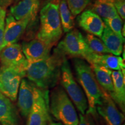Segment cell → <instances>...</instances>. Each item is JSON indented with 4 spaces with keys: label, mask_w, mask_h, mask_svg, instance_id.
Instances as JSON below:
<instances>
[{
    "label": "cell",
    "mask_w": 125,
    "mask_h": 125,
    "mask_svg": "<svg viewBox=\"0 0 125 125\" xmlns=\"http://www.w3.org/2000/svg\"><path fill=\"white\" fill-rule=\"evenodd\" d=\"M66 56L56 48L47 58L29 64L26 76L37 87L48 90L55 87L60 79L61 67Z\"/></svg>",
    "instance_id": "1"
},
{
    "label": "cell",
    "mask_w": 125,
    "mask_h": 125,
    "mask_svg": "<svg viewBox=\"0 0 125 125\" xmlns=\"http://www.w3.org/2000/svg\"><path fill=\"white\" fill-rule=\"evenodd\" d=\"M74 67L76 78L87 98L88 112L94 118L97 115L96 107L100 104L104 90L97 81L91 66L83 59L74 58Z\"/></svg>",
    "instance_id": "2"
},
{
    "label": "cell",
    "mask_w": 125,
    "mask_h": 125,
    "mask_svg": "<svg viewBox=\"0 0 125 125\" xmlns=\"http://www.w3.org/2000/svg\"><path fill=\"white\" fill-rule=\"evenodd\" d=\"M60 0H49L40 10V26L37 38L52 47L62 37V30L59 16Z\"/></svg>",
    "instance_id": "3"
},
{
    "label": "cell",
    "mask_w": 125,
    "mask_h": 125,
    "mask_svg": "<svg viewBox=\"0 0 125 125\" xmlns=\"http://www.w3.org/2000/svg\"><path fill=\"white\" fill-rule=\"evenodd\" d=\"M49 111L63 125H78L77 112L66 92L62 87H56L49 97Z\"/></svg>",
    "instance_id": "4"
},
{
    "label": "cell",
    "mask_w": 125,
    "mask_h": 125,
    "mask_svg": "<svg viewBox=\"0 0 125 125\" xmlns=\"http://www.w3.org/2000/svg\"><path fill=\"white\" fill-rule=\"evenodd\" d=\"M56 48L65 56L85 59L88 63L94 53L89 48L82 34L76 29L67 32Z\"/></svg>",
    "instance_id": "5"
},
{
    "label": "cell",
    "mask_w": 125,
    "mask_h": 125,
    "mask_svg": "<svg viewBox=\"0 0 125 125\" xmlns=\"http://www.w3.org/2000/svg\"><path fill=\"white\" fill-rule=\"evenodd\" d=\"M60 82L64 90L81 114H85L88 108L87 98L83 90L75 79L67 59L61 67Z\"/></svg>",
    "instance_id": "6"
},
{
    "label": "cell",
    "mask_w": 125,
    "mask_h": 125,
    "mask_svg": "<svg viewBox=\"0 0 125 125\" xmlns=\"http://www.w3.org/2000/svg\"><path fill=\"white\" fill-rule=\"evenodd\" d=\"M49 90L38 89L33 104L27 116L26 125H49Z\"/></svg>",
    "instance_id": "7"
},
{
    "label": "cell",
    "mask_w": 125,
    "mask_h": 125,
    "mask_svg": "<svg viewBox=\"0 0 125 125\" xmlns=\"http://www.w3.org/2000/svg\"><path fill=\"white\" fill-rule=\"evenodd\" d=\"M25 77L16 70L9 67L0 66V92L11 101H15L21 79Z\"/></svg>",
    "instance_id": "8"
},
{
    "label": "cell",
    "mask_w": 125,
    "mask_h": 125,
    "mask_svg": "<svg viewBox=\"0 0 125 125\" xmlns=\"http://www.w3.org/2000/svg\"><path fill=\"white\" fill-rule=\"evenodd\" d=\"M1 65L13 68L26 76L29 62L23 54L21 46L15 43L4 46L0 52Z\"/></svg>",
    "instance_id": "9"
},
{
    "label": "cell",
    "mask_w": 125,
    "mask_h": 125,
    "mask_svg": "<svg viewBox=\"0 0 125 125\" xmlns=\"http://www.w3.org/2000/svg\"><path fill=\"white\" fill-rule=\"evenodd\" d=\"M96 111L107 125H122L124 122V115L119 111L115 103L106 92H104L100 104L97 105Z\"/></svg>",
    "instance_id": "10"
},
{
    "label": "cell",
    "mask_w": 125,
    "mask_h": 125,
    "mask_svg": "<svg viewBox=\"0 0 125 125\" xmlns=\"http://www.w3.org/2000/svg\"><path fill=\"white\" fill-rule=\"evenodd\" d=\"M38 89L28 79H21L18 91V106L21 116L24 118H27L29 115Z\"/></svg>",
    "instance_id": "11"
},
{
    "label": "cell",
    "mask_w": 125,
    "mask_h": 125,
    "mask_svg": "<svg viewBox=\"0 0 125 125\" xmlns=\"http://www.w3.org/2000/svg\"><path fill=\"white\" fill-rule=\"evenodd\" d=\"M30 21L29 18L17 20L10 14L8 15L5 23L4 47L17 43L24 33Z\"/></svg>",
    "instance_id": "12"
},
{
    "label": "cell",
    "mask_w": 125,
    "mask_h": 125,
    "mask_svg": "<svg viewBox=\"0 0 125 125\" xmlns=\"http://www.w3.org/2000/svg\"><path fill=\"white\" fill-rule=\"evenodd\" d=\"M52 46L36 38L24 42L21 49L29 64L42 60L50 56Z\"/></svg>",
    "instance_id": "13"
},
{
    "label": "cell",
    "mask_w": 125,
    "mask_h": 125,
    "mask_svg": "<svg viewBox=\"0 0 125 125\" xmlns=\"http://www.w3.org/2000/svg\"><path fill=\"white\" fill-rule=\"evenodd\" d=\"M78 24L84 30L95 36L101 37L105 27L100 17L91 10L83 12L77 18Z\"/></svg>",
    "instance_id": "14"
},
{
    "label": "cell",
    "mask_w": 125,
    "mask_h": 125,
    "mask_svg": "<svg viewBox=\"0 0 125 125\" xmlns=\"http://www.w3.org/2000/svg\"><path fill=\"white\" fill-rule=\"evenodd\" d=\"M40 6V0H20L10 7V14L16 20L29 18L35 20Z\"/></svg>",
    "instance_id": "15"
},
{
    "label": "cell",
    "mask_w": 125,
    "mask_h": 125,
    "mask_svg": "<svg viewBox=\"0 0 125 125\" xmlns=\"http://www.w3.org/2000/svg\"><path fill=\"white\" fill-rule=\"evenodd\" d=\"M0 124L19 125L16 109L11 100L0 92Z\"/></svg>",
    "instance_id": "16"
},
{
    "label": "cell",
    "mask_w": 125,
    "mask_h": 125,
    "mask_svg": "<svg viewBox=\"0 0 125 125\" xmlns=\"http://www.w3.org/2000/svg\"><path fill=\"white\" fill-rule=\"evenodd\" d=\"M111 78L113 84V92L109 96L124 112L125 109V73H122L121 70L112 71Z\"/></svg>",
    "instance_id": "17"
},
{
    "label": "cell",
    "mask_w": 125,
    "mask_h": 125,
    "mask_svg": "<svg viewBox=\"0 0 125 125\" xmlns=\"http://www.w3.org/2000/svg\"><path fill=\"white\" fill-rule=\"evenodd\" d=\"M89 64H98L102 65L114 71L121 70L125 73V64L124 59L118 56H114L109 54H97L94 53L92 56Z\"/></svg>",
    "instance_id": "18"
},
{
    "label": "cell",
    "mask_w": 125,
    "mask_h": 125,
    "mask_svg": "<svg viewBox=\"0 0 125 125\" xmlns=\"http://www.w3.org/2000/svg\"><path fill=\"white\" fill-rule=\"evenodd\" d=\"M101 38L109 53L115 56L121 55L122 53L123 43L124 42L125 39L116 35L106 26Z\"/></svg>",
    "instance_id": "19"
},
{
    "label": "cell",
    "mask_w": 125,
    "mask_h": 125,
    "mask_svg": "<svg viewBox=\"0 0 125 125\" xmlns=\"http://www.w3.org/2000/svg\"><path fill=\"white\" fill-rule=\"evenodd\" d=\"M97 82L104 91L111 95L113 92L111 78L112 71L106 67L98 64H90Z\"/></svg>",
    "instance_id": "20"
},
{
    "label": "cell",
    "mask_w": 125,
    "mask_h": 125,
    "mask_svg": "<svg viewBox=\"0 0 125 125\" xmlns=\"http://www.w3.org/2000/svg\"><path fill=\"white\" fill-rule=\"evenodd\" d=\"M114 2V0H94L91 10L103 19L114 18L118 14Z\"/></svg>",
    "instance_id": "21"
},
{
    "label": "cell",
    "mask_w": 125,
    "mask_h": 125,
    "mask_svg": "<svg viewBox=\"0 0 125 125\" xmlns=\"http://www.w3.org/2000/svg\"><path fill=\"white\" fill-rule=\"evenodd\" d=\"M59 11L63 31L69 32L74 27V18L68 8L66 0H60Z\"/></svg>",
    "instance_id": "22"
},
{
    "label": "cell",
    "mask_w": 125,
    "mask_h": 125,
    "mask_svg": "<svg viewBox=\"0 0 125 125\" xmlns=\"http://www.w3.org/2000/svg\"><path fill=\"white\" fill-rule=\"evenodd\" d=\"M89 48L97 54L109 53V52L102 40L91 34H87L85 38Z\"/></svg>",
    "instance_id": "23"
},
{
    "label": "cell",
    "mask_w": 125,
    "mask_h": 125,
    "mask_svg": "<svg viewBox=\"0 0 125 125\" xmlns=\"http://www.w3.org/2000/svg\"><path fill=\"white\" fill-rule=\"evenodd\" d=\"M103 21H104L105 26L109 28L116 35L119 36L121 38L125 39L122 35L123 21L122 19L118 15L112 18L103 19Z\"/></svg>",
    "instance_id": "24"
},
{
    "label": "cell",
    "mask_w": 125,
    "mask_h": 125,
    "mask_svg": "<svg viewBox=\"0 0 125 125\" xmlns=\"http://www.w3.org/2000/svg\"><path fill=\"white\" fill-rule=\"evenodd\" d=\"M90 0H66L67 5L72 15H79L89 4Z\"/></svg>",
    "instance_id": "25"
},
{
    "label": "cell",
    "mask_w": 125,
    "mask_h": 125,
    "mask_svg": "<svg viewBox=\"0 0 125 125\" xmlns=\"http://www.w3.org/2000/svg\"><path fill=\"white\" fill-rule=\"evenodd\" d=\"M78 125H98L93 115L88 112L85 114H79V122Z\"/></svg>",
    "instance_id": "26"
},
{
    "label": "cell",
    "mask_w": 125,
    "mask_h": 125,
    "mask_svg": "<svg viewBox=\"0 0 125 125\" xmlns=\"http://www.w3.org/2000/svg\"><path fill=\"white\" fill-rule=\"evenodd\" d=\"M114 6L116 9L117 13L119 15L122 19H125V2L120 0H114Z\"/></svg>",
    "instance_id": "27"
},
{
    "label": "cell",
    "mask_w": 125,
    "mask_h": 125,
    "mask_svg": "<svg viewBox=\"0 0 125 125\" xmlns=\"http://www.w3.org/2000/svg\"><path fill=\"white\" fill-rule=\"evenodd\" d=\"M5 18H0V52L4 48Z\"/></svg>",
    "instance_id": "28"
},
{
    "label": "cell",
    "mask_w": 125,
    "mask_h": 125,
    "mask_svg": "<svg viewBox=\"0 0 125 125\" xmlns=\"http://www.w3.org/2000/svg\"><path fill=\"white\" fill-rule=\"evenodd\" d=\"M12 0H0V6L4 9L12 4Z\"/></svg>",
    "instance_id": "29"
},
{
    "label": "cell",
    "mask_w": 125,
    "mask_h": 125,
    "mask_svg": "<svg viewBox=\"0 0 125 125\" xmlns=\"http://www.w3.org/2000/svg\"><path fill=\"white\" fill-rule=\"evenodd\" d=\"M6 16V11L4 8L0 6V18H5Z\"/></svg>",
    "instance_id": "30"
},
{
    "label": "cell",
    "mask_w": 125,
    "mask_h": 125,
    "mask_svg": "<svg viewBox=\"0 0 125 125\" xmlns=\"http://www.w3.org/2000/svg\"><path fill=\"white\" fill-rule=\"evenodd\" d=\"M49 125H63L60 122H54L52 120L50 122Z\"/></svg>",
    "instance_id": "31"
},
{
    "label": "cell",
    "mask_w": 125,
    "mask_h": 125,
    "mask_svg": "<svg viewBox=\"0 0 125 125\" xmlns=\"http://www.w3.org/2000/svg\"><path fill=\"white\" fill-rule=\"evenodd\" d=\"M19 1H20V0H12V1H13L14 2H18Z\"/></svg>",
    "instance_id": "32"
},
{
    "label": "cell",
    "mask_w": 125,
    "mask_h": 125,
    "mask_svg": "<svg viewBox=\"0 0 125 125\" xmlns=\"http://www.w3.org/2000/svg\"><path fill=\"white\" fill-rule=\"evenodd\" d=\"M120 1H125V0H120Z\"/></svg>",
    "instance_id": "33"
},
{
    "label": "cell",
    "mask_w": 125,
    "mask_h": 125,
    "mask_svg": "<svg viewBox=\"0 0 125 125\" xmlns=\"http://www.w3.org/2000/svg\"><path fill=\"white\" fill-rule=\"evenodd\" d=\"M0 125H1V124H0Z\"/></svg>",
    "instance_id": "34"
}]
</instances>
